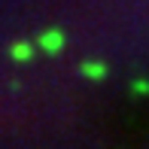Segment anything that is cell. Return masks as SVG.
I'll use <instances>...</instances> for the list:
<instances>
[{"label":"cell","mask_w":149,"mask_h":149,"mask_svg":"<svg viewBox=\"0 0 149 149\" xmlns=\"http://www.w3.org/2000/svg\"><path fill=\"white\" fill-rule=\"evenodd\" d=\"M43 46H46V49H58V46H61V37H58V33H46V37H43Z\"/></svg>","instance_id":"6da1fadb"}]
</instances>
